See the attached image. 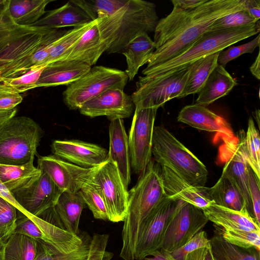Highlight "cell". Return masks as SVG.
<instances>
[{"instance_id": "cell-5", "label": "cell", "mask_w": 260, "mask_h": 260, "mask_svg": "<svg viewBox=\"0 0 260 260\" xmlns=\"http://www.w3.org/2000/svg\"><path fill=\"white\" fill-rule=\"evenodd\" d=\"M152 155L159 166L171 169L191 185L205 186L206 167L163 125L154 127Z\"/></svg>"}, {"instance_id": "cell-33", "label": "cell", "mask_w": 260, "mask_h": 260, "mask_svg": "<svg viewBox=\"0 0 260 260\" xmlns=\"http://www.w3.org/2000/svg\"><path fill=\"white\" fill-rule=\"evenodd\" d=\"M219 52L201 58L190 64L186 82L178 99L198 93L218 64Z\"/></svg>"}, {"instance_id": "cell-50", "label": "cell", "mask_w": 260, "mask_h": 260, "mask_svg": "<svg viewBox=\"0 0 260 260\" xmlns=\"http://www.w3.org/2000/svg\"><path fill=\"white\" fill-rule=\"evenodd\" d=\"M64 255L49 245L40 242L39 251L35 260H60Z\"/></svg>"}, {"instance_id": "cell-39", "label": "cell", "mask_w": 260, "mask_h": 260, "mask_svg": "<svg viewBox=\"0 0 260 260\" xmlns=\"http://www.w3.org/2000/svg\"><path fill=\"white\" fill-rule=\"evenodd\" d=\"M260 138L259 130L252 117H249L244 138V147L251 170L260 179Z\"/></svg>"}, {"instance_id": "cell-13", "label": "cell", "mask_w": 260, "mask_h": 260, "mask_svg": "<svg viewBox=\"0 0 260 260\" xmlns=\"http://www.w3.org/2000/svg\"><path fill=\"white\" fill-rule=\"evenodd\" d=\"M244 132L222 142L218 151V160L224 163L221 175L226 177L238 188L246 203L249 214L254 217L248 188L250 167L244 147Z\"/></svg>"}, {"instance_id": "cell-51", "label": "cell", "mask_w": 260, "mask_h": 260, "mask_svg": "<svg viewBox=\"0 0 260 260\" xmlns=\"http://www.w3.org/2000/svg\"><path fill=\"white\" fill-rule=\"evenodd\" d=\"M23 98L17 92L0 98V110H9L16 108L22 101Z\"/></svg>"}, {"instance_id": "cell-53", "label": "cell", "mask_w": 260, "mask_h": 260, "mask_svg": "<svg viewBox=\"0 0 260 260\" xmlns=\"http://www.w3.org/2000/svg\"><path fill=\"white\" fill-rule=\"evenodd\" d=\"M245 9L254 19L259 20L260 18V1L243 0Z\"/></svg>"}, {"instance_id": "cell-24", "label": "cell", "mask_w": 260, "mask_h": 260, "mask_svg": "<svg viewBox=\"0 0 260 260\" xmlns=\"http://www.w3.org/2000/svg\"><path fill=\"white\" fill-rule=\"evenodd\" d=\"M203 211L209 221L223 229L260 232L259 224L247 208L238 211L212 203Z\"/></svg>"}, {"instance_id": "cell-6", "label": "cell", "mask_w": 260, "mask_h": 260, "mask_svg": "<svg viewBox=\"0 0 260 260\" xmlns=\"http://www.w3.org/2000/svg\"><path fill=\"white\" fill-rule=\"evenodd\" d=\"M259 31L258 20L250 25L206 32L181 54L142 73L145 76L153 77L178 71L201 58L220 52L240 41L259 34Z\"/></svg>"}, {"instance_id": "cell-23", "label": "cell", "mask_w": 260, "mask_h": 260, "mask_svg": "<svg viewBox=\"0 0 260 260\" xmlns=\"http://www.w3.org/2000/svg\"><path fill=\"white\" fill-rule=\"evenodd\" d=\"M109 134L108 158L116 165L124 184L127 188L131 182V165L128 136L123 119L117 118L111 121Z\"/></svg>"}, {"instance_id": "cell-22", "label": "cell", "mask_w": 260, "mask_h": 260, "mask_svg": "<svg viewBox=\"0 0 260 260\" xmlns=\"http://www.w3.org/2000/svg\"><path fill=\"white\" fill-rule=\"evenodd\" d=\"M164 188L168 196L180 200L203 209L213 203L203 187L191 185L171 169L159 166Z\"/></svg>"}, {"instance_id": "cell-34", "label": "cell", "mask_w": 260, "mask_h": 260, "mask_svg": "<svg viewBox=\"0 0 260 260\" xmlns=\"http://www.w3.org/2000/svg\"><path fill=\"white\" fill-rule=\"evenodd\" d=\"M40 242L24 234L13 233L5 247L4 260H35Z\"/></svg>"}, {"instance_id": "cell-43", "label": "cell", "mask_w": 260, "mask_h": 260, "mask_svg": "<svg viewBox=\"0 0 260 260\" xmlns=\"http://www.w3.org/2000/svg\"><path fill=\"white\" fill-rule=\"evenodd\" d=\"M17 217V208L0 196V239L8 237L13 233Z\"/></svg>"}, {"instance_id": "cell-30", "label": "cell", "mask_w": 260, "mask_h": 260, "mask_svg": "<svg viewBox=\"0 0 260 260\" xmlns=\"http://www.w3.org/2000/svg\"><path fill=\"white\" fill-rule=\"evenodd\" d=\"M208 199L216 205L240 211L246 207L245 202L236 186L221 175L211 187H203Z\"/></svg>"}, {"instance_id": "cell-31", "label": "cell", "mask_w": 260, "mask_h": 260, "mask_svg": "<svg viewBox=\"0 0 260 260\" xmlns=\"http://www.w3.org/2000/svg\"><path fill=\"white\" fill-rule=\"evenodd\" d=\"M34 159L22 165L0 164V180L11 193L27 186L40 176L42 171L34 166Z\"/></svg>"}, {"instance_id": "cell-44", "label": "cell", "mask_w": 260, "mask_h": 260, "mask_svg": "<svg viewBox=\"0 0 260 260\" xmlns=\"http://www.w3.org/2000/svg\"><path fill=\"white\" fill-rule=\"evenodd\" d=\"M260 45V35L253 39L252 41L239 46H232L225 50L219 52L218 64L224 68L230 61L237 58L240 55L245 53H252L255 49Z\"/></svg>"}, {"instance_id": "cell-45", "label": "cell", "mask_w": 260, "mask_h": 260, "mask_svg": "<svg viewBox=\"0 0 260 260\" xmlns=\"http://www.w3.org/2000/svg\"><path fill=\"white\" fill-rule=\"evenodd\" d=\"M109 236L94 233L91 237L87 260H111L113 253L107 250Z\"/></svg>"}, {"instance_id": "cell-60", "label": "cell", "mask_w": 260, "mask_h": 260, "mask_svg": "<svg viewBox=\"0 0 260 260\" xmlns=\"http://www.w3.org/2000/svg\"><path fill=\"white\" fill-rule=\"evenodd\" d=\"M142 260H165L164 258L160 256L156 255L152 257H146Z\"/></svg>"}, {"instance_id": "cell-61", "label": "cell", "mask_w": 260, "mask_h": 260, "mask_svg": "<svg viewBox=\"0 0 260 260\" xmlns=\"http://www.w3.org/2000/svg\"><path fill=\"white\" fill-rule=\"evenodd\" d=\"M10 93H0V98L3 97L5 95L9 94Z\"/></svg>"}, {"instance_id": "cell-18", "label": "cell", "mask_w": 260, "mask_h": 260, "mask_svg": "<svg viewBox=\"0 0 260 260\" xmlns=\"http://www.w3.org/2000/svg\"><path fill=\"white\" fill-rule=\"evenodd\" d=\"M78 110L85 116L91 118L104 116L112 121L130 117L135 106L131 96L123 90L113 89L85 102Z\"/></svg>"}, {"instance_id": "cell-1", "label": "cell", "mask_w": 260, "mask_h": 260, "mask_svg": "<svg viewBox=\"0 0 260 260\" xmlns=\"http://www.w3.org/2000/svg\"><path fill=\"white\" fill-rule=\"evenodd\" d=\"M172 11L160 19L154 31L155 49L142 72L171 59L189 48L217 19L245 9L243 0H206L192 9L172 4Z\"/></svg>"}, {"instance_id": "cell-35", "label": "cell", "mask_w": 260, "mask_h": 260, "mask_svg": "<svg viewBox=\"0 0 260 260\" xmlns=\"http://www.w3.org/2000/svg\"><path fill=\"white\" fill-rule=\"evenodd\" d=\"M210 247L215 260H259V252L238 247L216 235L210 239Z\"/></svg>"}, {"instance_id": "cell-17", "label": "cell", "mask_w": 260, "mask_h": 260, "mask_svg": "<svg viewBox=\"0 0 260 260\" xmlns=\"http://www.w3.org/2000/svg\"><path fill=\"white\" fill-rule=\"evenodd\" d=\"M62 191H79L88 179L91 169L84 168L54 155L39 156L38 167Z\"/></svg>"}, {"instance_id": "cell-26", "label": "cell", "mask_w": 260, "mask_h": 260, "mask_svg": "<svg viewBox=\"0 0 260 260\" xmlns=\"http://www.w3.org/2000/svg\"><path fill=\"white\" fill-rule=\"evenodd\" d=\"M85 205L79 191L75 193L62 192L54 207L60 227L79 235L80 217Z\"/></svg>"}, {"instance_id": "cell-40", "label": "cell", "mask_w": 260, "mask_h": 260, "mask_svg": "<svg viewBox=\"0 0 260 260\" xmlns=\"http://www.w3.org/2000/svg\"><path fill=\"white\" fill-rule=\"evenodd\" d=\"M220 235L232 244L246 249L253 248L259 252L260 232L223 229Z\"/></svg>"}, {"instance_id": "cell-52", "label": "cell", "mask_w": 260, "mask_h": 260, "mask_svg": "<svg viewBox=\"0 0 260 260\" xmlns=\"http://www.w3.org/2000/svg\"><path fill=\"white\" fill-rule=\"evenodd\" d=\"M184 260H215L211 247H202L189 253Z\"/></svg>"}, {"instance_id": "cell-16", "label": "cell", "mask_w": 260, "mask_h": 260, "mask_svg": "<svg viewBox=\"0 0 260 260\" xmlns=\"http://www.w3.org/2000/svg\"><path fill=\"white\" fill-rule=\"evenodd\" d=\"M62 191L49 176H40L27 186L11 192L26 214L38 216L54 207Z\"/></svg>"}, {"instance_id": "cell-48", "label": "cell", "mask_w": 260, "mask_h": 260, "mask_svg": "<svg viewBox=\"0 0 260 260\" xmlns=\"http://www.w3.org/2000/svg\"><path fill=\"white\" fill-rule=\"evenodd\" d=\"M9 3L10 0H2L0 3V37L9 32L18 25L10 14Z\"/></svg>"}, {"instance_id": "cell-3", "label": "cell", "mask_w": 260, "mask_h": 260, "mask_svg": "<svg viewBox=\"0 0 260 260\" xmlns=\"http://www.w3.org/2000/svg\"><path fill=\"white\" fill-rule=\"evenodd\" d=\"M167 196L159 166L151 159L140 174L136 184L128 191V210L123 221L121 233L122 245L119 254L123 259L134 260L141 227Z\"/></svg>"}, {"instance_id": "cell-58", "label": "cell", "mask_w": 260, "mask_h": 260, "mask_svg": "<svg viewBox=\"0 0 260 260\" xmlns=\"http://www.w3.org/2000/svg\"><path fill=\"white\" fill-rule=\"evenodd\" d=\"M9 237L0 239V260H4L5 247Z\"/></svg>"}, {"instance_id": "cell-32", "label": "cell", "mask_w": 260, "mask_h": 260, "mask_svg": "<svg viewBox=\"0 0 260 260\" xmlns=\"http://www.w3.org/2000/svg\"><path fill=\"white\" fill-rule=\"evenodd\" d=\"M52 0H10L9 11L15 23L32 26L46 13L47 6Z\"/></svg>"}, {"instance_id": "cell-21", "label": "cell", "mask_w": 260, "mask_h": 260, "mask_svg": "<svg viewBox=\"0 0 260 260\" xmlns=\"http://www.w3.org/2000/svg\"><path fill=\"white\" fill-rule=\"evenodd\" d=\"M91 67L77 60H62L46 66L35 87L68 85L79 79Z\"/></svg>"}, {"instance_id": "cell-15", "label": "cell", "mask_w": 260, "mask_h": 260, "mask_svg": "<svg viewBox=\"0 0 260 260\" xmlns=\"http://www.w3.org/2000/svg\"><path fill=\"white\" fill-rule=\"evenodd\" d=\"M208 221L202 209L185 202L169 223L161 248L171 252L184 245Z\"/></svg>"}, {"instance_id": "cell-49", "label": "cell", "mask_w": 260, "mask_h": 260, "mask_svg": "<svg viewBox=\"0 0 260 260\" xmlns=\"http://www.w3.org/2000/svg\"><path fill=\"white\" fill-rule=\"evenodd\" d=\"M91 237L83 233V242L77 250L69 254H64L60 260H87Z\"/></svg>"}, {"instance_id": "cell-10", "label": "cell", "mask_w": 260, "mask_h": 260, "mask_svg": "<svg viewBox=\"0 0 260 260\" xmlns=\"http://www.w3.org/2000/svg\"><path fill=\"white\" fill-rule=\"evenodd\" d=\"M190 64L170 74L157 76H140L131 98L135 109L162 107L179 97L186 82Z\"/></svg>"}, {"instance_id": "cell-20", "label": "cell", "mask_w": 260, "mask_h": 260, "mask_svg": "<svg viewBox=\"0 0 260 260\" xmlns=\"http://www.w3.org/2000/svg\"><path fill=\"white\" fill-rule=\"evenodd\" d=\"M51 148L57 157L86 169L99 166L108 157V151L104 148L77 140H55Z\"/></svg>"}, {"instance_id": "cell-29", "label": "cell", "mask_w": 260, "mask_h": 260, "mask_svg": "<svg viewBox=\"0 0 260 260\" xmlns=\"http://www.w3.org/2000/svg\"><path fill=\"white\" fill-rule=\"evenodd\" d=\"M155 49L153 41L146 33L138 35L123 48L121 53L126 58L125 72L128 81L133 80L140 68L147 63Z\"/></svg>"}, {"instance_id": "cell-56", "label": "cell", "mask_w": 260, "mask_h": 260, "mask_svg": "<svg viewBox=\"0 0 260 260\" xmlns=\"http://www.w3.org/2000/svg\"><path fill=\"white\" fill-rule=\"evenodd\" d=\"M152 256H160L165 260H175L172 256L171 252L167 251L162 248L155 251L152 254Z\"/></svg>"}, {"instance_id": "cell-38", "label": "cell", "mask_w": 260, "mask_h": 260, "mask_svg": "<svg viewBox=\"0 0 260 260\" xmlns=\"http://www.w3.org/2000/svg\"><path fill=\"white\" fill-rule=\"evenodd\" d=\"M79 191L94 218L108 220L106 205L102 192L98 185L91 179L90 175Z\"/></svg>"}, {"instance_id": "cell-9", "label": "cell", "mask_w": 260, "mask_h": 260, "mask_svg": "<svg viewBox=\"0 0 260 260\" xmlns=\"http://www.w3.org/2000/svg\"><path fill=\"white\" fill-rule=\"evenodd\" d=\"M128 81L125 71L95 66L82 77L67 86L62 93L63 102L69 109H79L85 102L107 90H123Z\"/></svg>"}, {"instance_id": "cell-19", "label": "cell", "mask_w": 260, "mask_h": 260, "mask_svg": "<svg viewBox=\"0 0 260 260\" xmlns=\"http://www.w3.org/2000/svg\"><path fill=\"white\" fill-rule=\"evenodd\" d=\"M177 120L196 129L214 133V143L235 136L231 126L223 118L196 103L183 107L179 112Z\"/></svg>"}, {"instance_id": "cell-2", "label": "cell", "mask_w": 260, "mask_h": 260, "mask_svg": "<svg viewBox=\"0 0 260 260\" xmlns=\"http://www.w3.org/2000/svg\"><path fill=\"white\" fill-rule=\"evenodd\" d=\"M66 31L44 26L18 25L1 36V78H16L35 66L43 65L54 42Z\"/></svg>"}, {"instance_id": "cell-28", "label": "cell", "mask_w": 260, "mask_h": 260, "mask_svg": "<svg viewBox=\"0 0 260 260\" xmlns=\"http://www.w3.org/2000/svg\"><path fill=\"white\" fill-rule=\"evenodd\" d=\"M91 21V19L82 10L69 1L58 8L47 11L33 25L59 29L80 26Z\"/></svg>"}, {"instance_id": "cell-55", "label": "cell", "mask_w": 260, "mask_h": 260, "mask_svg": "<svg viewBox=\"0 0 260 260\" xmlns=\"http://www.w3.org/2000/svg\"><path fill=\"white\" fill-rule=\"evenodd\" d=\"M251 73L257 79H260V52L257 55L254 62L249 68Z\"/></svg>"}, {"instance_id": "cell-47", "label": "cell", "mask_w": 260, "mask_h": 260, "mask_svg": "<svg viewBox=\"0 0 260 260\" xmlns=\"http://www.w3.org/2000/svg\"><path fill=\"white\" fill-rule=\"evenodd\" d=\"M260 179L250 169L248 175V188L252 206L253 216L257 223L260 224Z\"/></svg>"}, {"instance_id": "cell-12", "label": "cell", "mask_w": 260, "mask_h": 260, "mask_svg": "<svg viewBox=\"0 0 260 260\" xmlns=\"http://www.w3.org/2000/svg\"><path fill=\"white\" fill-rule=\"evenodd\" d=\"M90 177L102 192L108 220L123 221L127 213L128 191L116 165L107 157L103 162L91 169Z\"/></svg>"}, {"instance_id": "cell-57", "label": "cell", "mask_w": 260, "mask_h": 260, "mask_svg": "<svg viewBox=\"0 0 260 260\" xmlns=\"http://www.w3.org/2000/svg\"><path fill=\"white\" fill-rule=\"evenodd\" d=\"M1 68H0V93L16 92L10 87L6 85L1 77Z\"/></svg>"}, {"instance_id": "cell-11", "label": "cell", "mask_w": 260, "mask_h": 260, "mask_svg": "<svg viewBox=\"0 0 260 260\" xmlns=\"http://www.w3.org/2000/svg\"><path fill=\"white\" fill-rule=\"evenodd\" d=\"M185 203L167 196L158 204L140 228L134 260H142L161 248L169 223Z\"/></svg>"}, {"instance_id": "cell-42", "label": "cell", "mask_w": 260, "mask_h": 260, "mask_svg": "<svg viewBox=\"0 0 260 260\" xmlns=\"http://www.w3.org/2000/svg\"><path fill=\"white\" fill-rule=\"evenodd\" d=\"M47 65L35 66L24 74L13 78L2 79L4 83L18 93L35 88L41 74Z\"/></svg>"}, {"instance_id": "cell-27", "label": "cell", "mask_w": 260, "mask_h": 260, "mask_svg": "<svg viewBox=\"0 0 260 260\" xmlns=\"http://www.w3.org/2000/svg\"><path fill=\"white\" fill-rule=\"evenodd\" d=\"M236 84L225 68L217 64L198 92L196 104L207 107L228 94Z\"/></svg>"}, {"instance_id": "cell-59", "label": "cell", "mask_w": 260, "mask_h": 260, "mask_svg": "<svg viewBox=\"0 0 260 260\" xmlns=\"http://www.w3.org/2000/svg\"><path fill=\"white\" fill-rule=\"evenodd\" d=\"M253 115L257 123L258 127H259V110L256 109L253 112Z\"/></svg>"}, {"instance_id": "cell-62", "label": "cell", "mask_w": 260, "mask_h": 260, "mask_svg": "<svg viewBox=\"0 0 260 260\" xmlns=\"http://www.w3.org/2000/svg\"><path fill=\"white\" fill-rule=\"evenodd\" d=\"M2 1V0H0V3L1 2V1Z\"/></svg>"}, {"instance_id": "cell-37", "label": "cell", "mask_w": 260, "mask_h": 260, "mask_svg": "<svg viewBox=\"0 0 260 260\" xmlns=\"http://www.w3.org/2000/svg\"><path fill=\"white\" fill-rule=\"evenodd\" d=\"M94 21L67 30L55 42L52 51L43 65H47L62 60L81 36L93 24Z\"/></svg>"}, {"instance_id": "cell-46", "label": "cell", "mask_w": 260, "mask_h": 260, "mask_svg": "<svg viewBox=\"0 0 260 260\" xmlns=\"http://www.w3.org/2000/svg\"><path fill=\"white\" fill-rule=\"evenodd\" d=\"M210 247V241L205 231L198 232L190 240L171 252L175 260H184L190 252L202 247Z\"/></svg>"}, {"instance_id": "cell-41", "label": "cell", "mask_w": 260, "mask_h": 260, "mask_svg": "<svg viewBox=\"0 0 260 260\" xmlns=\"http://www.w3.org/2000/svg\"><path fill=\"white\" fill-rule=\"evenodd\" d=\"M257 21L245 9H242L217 19L212 24L209 31L241 27L255 23Z\"/></svg>"}, {"instance_id": "cell-7", "label": "cell", "mask_w": 260, "mask_h": 260, "mask_svg": "<svg viewBox=\"0 0 260 260\" xmlns=\"http://www.w3.org/2000/svg\"><path fill=\"white\" fill-rule=\"evenodd\" d=\"M42 135L30 117L14 116L0 123V164L18 166L34 159Z\"/></svg>"}, {"instance_id": "cell-25", "label": "cell", "mask_w": 260, "mask_h": 260, "mask_svg": "<svg viewBox=\"0 0 260 260\" xmlns=\"http://www.w3.org/2000/svg\"><path fill=\"white\" fill-rule=\"evenodd\" d=\"M106 49L102 42L96 20L69 50L62 60H77L92 66Z\"/></svg>"}, {"instance_id": "cell-36", "label": "cell", "mask_w": 260, "mask_h": 260, "mask_svg": "<svg viewBox=\"0 0 260 260\" xmlns=\"http://www.w3.org/2000/svg\"><path fill=\"white\" fill-rule=\"evenodd\" d=\"M72 3L82 10L91 19L109 17L123 6L127 0H72Z\"/></svg>"}, {"instance_id": "cell-8", "label": "cell", "mask_w": 260, "mask_h": 260, "mask_svg": "<svg viewBox=\"0 0 260 260\" xmlns=\"http://www.w3.org/2000/svg\"><path fill=\"white\" fill-rule=\"evenodd\" d=\"M13 233L24 234L44 243L63 254L77 250L83 242V233L77 235L60 227L54 207L38 216L17 209Z\"/></svg>"}, {"instance_id": "cell-14", "label": "cell", "mask_w": 260, "mask_h": 260, "mask_svg": "<svg viewBox=\"0 0 260 260\" xmlns=\"http://www.w3.org/2000/svg\"><path fill=\"white\" fill-rule=\"evenodd\" d=\"M158 109H135L128 142L131 167L138 174L152 159V136Z\"/></svg>"}, {"instance_id": "cell-54", "label": "cell", "mask_w": 260, "mask_h": 260, "mask_svg": "<svg viewBox=\"0 0 260 260\" xmlns=\"http://www.w3.org/2000/svg\"><path fill=\"white\" fill-rule=\"evenodd\" d=\"M0 196L4 199H6L11 203H12L13 205H14L17 209L25 213L21 207L19 205L17 202L16 201L15 199L14 198L13 195L11 193V192L7 189V188L4 185V184L0 180Z\"/></svg>"}, {"instance_id": "cell-4", "label": "cell", "mask_w": 260, "mask_h": 260, "mask_svg": "<svg viewBox=\"0 0 260 260\" xmlns=\"http://www.w3.org/2000/svg\"><path fill=\"white\" fill-rule=\"evenodd\" d=\"M155 4L127 0L112 15L96 20L100 37L108 54L121 53L140 34L154 32L158 22Z\"/></svg>"}]
</instances>
